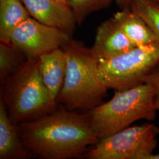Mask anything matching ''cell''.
Wrapping results in <instances>:
<instances>
[{"label":"cell","instance_id":"6da1fadb","mask_svg":"<svg viewBox=\"0 0 159 159\" xmlns=\"http://www.w3.org/2000/svg\"><path fill=\"white\" fill-rule=\"evenodd\" d=\"M17 126L25 146L41 159L77 157L100 140L93 129L89 113H77L64 106Z\"/></svg>","mask_w":159,"mask_h":159},{"label":"cell","instance_id":"7a4b0ae2","mask_svg":"<svg viewBox=\"0 0 159 159\" xmlns=\"http://www.w3.org/2000/svg\"><path fill=\"white\" fill-rule=\"evenodd\" d=\"M62 48L67 70L57 102L70 111L91 110L102 104L108 90L99 75L98 60L91 48L73 38Z\"/></svg>","mask_w":159,"mask_h":159},{"label":"cell","instance_id":"3957f363","mask_svg":"<svg viewBox=\"0 0 159 159\" xmlns=\"http://www.w3.org/2000/svg\"><path fill=\"white\" fill-rule=\"evenodd\" d=\"M157 110L155 90L144 83L124 91H115L111 99L90 110L93 129L100 140L122 130L140 120L153 121Z\"/></svg>","mask_w":159,"mask_h":159},{"label":"cell","instance_id":"277c9868","mask_svg":"<svg viewBox=\"0 0 159 159\" xmlns=\"http://www.w3.org/2000/svg\"><path fill=\"white\" fill-rule=\"evenodd\" d=\"M2 85L1 99L16 124L37 119L54 111L55 106L41 77L39 57L27 58Z\"/></svg>","mask_w":159,"mask_h":159},{"label":"cell","instance_id":"5b68a950","mask_svg":"<svg viewBox=\"0 0 159 159\" xmlns=\"http://www.w3.org/2000/svg\"><path fill=\"white\" fill-rule=\"evenodd\" d=\"M159 64V44L136 47L116 57L98 61L100 79L108 89L124 91L146 83Z\"/></svg>","mask_w":159,"mask_h":159},{"label":"cell","instance_id":"8992f818","mask_svg":"<svg viewBox=\"0 0 159 159\" xmlns=\"http://www.w3.org/2000/svg\"><path fill=\"white\" fill-rule=\"evenodd\" d=\"M158 135L159 127L152 123L129 126L100 140L85 156L89 159H150Z\"/></svg>","mask_w":159,"mask_h":159},{"label":"cell","instance_id":"52a82bcc","mask_svg":"<svg viewBox=\"0 0 159 159\" xmlns=\"http://www.w3.org/2000/svg\"><path fill=\"white\" fill-rule=\"evenodd\" d=\"M72 37L63 30L45 25L30 17L13 30L11 43L27 58L39 57L66 45Z\"/></svg>","mask_w":159,"mask_h":159},{"label":"cell","instance_id":"ba28073f","mask_svg":"<svg viewBox=\"0 0 159 159\" xmlns=\"http://www.w3.org/2000/svg\"><path fill=\"white\" fill-rule=\"evenodd\" d=\"M30 16L45 25L60 29L72 37L77 24L67 3L59 0H21Z\"/></svg>","mask_w":159,"mask_h":159},{"label":"cell","instance_id":"9c48e42d","mask_svg":"<svg viewBox=\"0 0 159 159\" xmlns=\"http://www.w3.org/2000/svg\"><path fill=\"white\" fill-rule=\"evenodd\" d=\"M134 47L136 46L128 39L113 17L97 27L94 43L91 48L100 61L123 54Z\"/></svg>","mask_w":159,"mask_h":159},{"label":"cell","instance_id":"30bf717a","mask_svg":"<svg viewBox=\"0 0 159 159\" xmlns=\"http://www.w3.org/2000/svg\"><path fill=\"white\" fill-rule=\"evenodd\" d=\"M67 56L63 48H58L39 57L40 74L54 106L61 91L67 70Z\"/></svg>","mask_w":159,"mask_h":159},{"label":"cell","instance_id":"8fae6325","mask_svg":"<svg viewBox=\"0 0 159 159\" xmlns=\"http://www.w3.org/2000/svg\"><path fill=\"white\" fill-rule=\"evenodd\" d=\"M23 143L17 124L10 119L4 103L0 100V159H28L34 157Z\"/></svg>","mask_w":159,"mask_h":159},{"label":"cell","instance_id":"7c38bea8","mask_svg":"<svg viewBox=\"0 0 159 159\" xmlns=\"http://www.w3.org/2000/svg\"><path fill=\"white\" fill-rule=\"evenodd\" d=\"M113 17L131 42L136 47L159 44L155 35L142 17L130 8L121 10Z\"/></svg>","mask_w":159,"mask_h":159},{"label":"cell","instance_id":"4fadbf2b","mask_svg":"<svg viewBox=\"0 0 159 159\" xmlns=\"http://www.w3.org/2000/svg\"><path fill=\"white\" fill-rule=\"evenodd\" d=\"M30 17L21 0H0V42L11 43L13 30Z\"/></svg>","mask_w":159,"mask_h":159},{"label":"cell","instance_id":"5bb4252c","mask_svg":"<svg viewBox=\"0 0 159 159\" xmlns=\"http://www.w3.org/2000/svg\"><path fill=\"white\" fill-rule=\"evenodd\" d=\"M27 58L11 43L0 42V81L3 85L22 67Z\"/></svg>","mask_w":159,"mask_h":159},{"label":"cell","instance_id":"9a60e30c","mask_svg":"<svg viewBox=\"0 0 159 159\" xmlns=\"http://www.w3.org/2000/svg\"><path fill=\"white\" fill-rule=\"evenodd\" d=\"M142 18L152 30L159 44V2L154 0H134L129 8Z\"/></svg>","mask_w":159,"mask_h":159},{"label":"cell","instance_id":"2e32d148","mask_svg":"<svg viewBox=\"0 0 159 159\" xmlns=\"http://www.w3.org/2000/svg\"><path fill=\"white\" fill-rule=\"evenodd\" d=\"M114 0H67L77 24L81 25L91 13L107 8Z\"/></svg>","mask_w":159,"mask_h":159},{"label":"cell","instance_id":"e0dca14e","mask_svg":"<svg viewBox=\"0 0 159 159\" xmlns=\"http://www.w3.org/2000/svg\"><path fill=\"white\" fill-rule=\"evenodd\" d=\"M146 83L150 84L155 90V104L159 113V64L148 77Z\"/></svg>","mask_w":159,"mask_h":159},{"label":"cell","instance_id":"ac0fdd59","mask_svg":"<svg viewBox=\"0 0 159 159\" xmlns=\"http://www.w3.org/2000/svg\"><path fill=\"white\" fill-rule=\"evenodd\" d=\"M117 6L119 7L121 10L129 8L131 3L134 0H114Z\"/></svg>","mask_w":159,"mask_h":159},{"label":"cell","instance_id":"d6986e66","mask_svg":"<svg viewBox=\"0 0 159 159\" xmlns=\"http://www.w3.org/2000/svg\"><path fill=\"white\" fill-rule=\"evenodd\" d=\"M150 159H159V153L156 154H153L151 156Z\"/></svg>","mask_w":159,"mask_h":159},{"label":"cell","instance_id":"ffe728a7","mask_svg":"<svg viewBox=\"0 0 159 159\" xmlns=\"http://www.w3.org/2000/svg\"><path fill=\"white\" fill-rule=\"evenodd\" d=\"M59 1H61V2H66V3H67V0H59Z\"/></svg>","mask_w":159,"mask_h":159},{"label":"cell","instance_id":"44dd1931","mask_svg":"<svg viewBox=\"0 0 159 159\" xmlns=\"http://www.w3.org/2000/svg\"><path fill=\"white\" fill-rule=\"evenodd\" d=\"M154 1H157V2H159V0H154Z\"/></svg>","mask_w":159,"mask_h":159}]
</instances>
